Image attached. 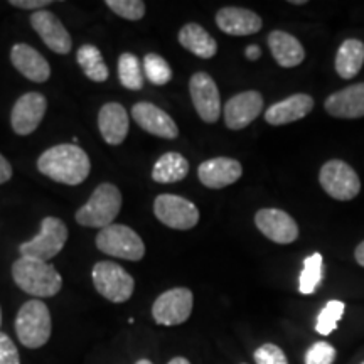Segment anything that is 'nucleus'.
<instances>
[{"instance_id":"obj_17","label":"nucleus","mask_w":364,"mask_h":364,"mask_svg":"<svg viewBox=\"0 0 364 364\" xmlns=\"http://www.w3.org/2000/svg\"><path fill=\"white\" fill-rule=\"evenodd\" d=\"M243 174L238 161L230 157H216L203 162L198 169V177L209 189H223L235 184Z\"/></svg>"},{"instance_id":"obj_18","label":"nucleus","mask_w":364,"mask_h":364,"mask_svg":"<svg viewBox=\"0 0 364 364\" xmlns=\"http://www.w3.org/2000/svg\"><path fill=\"white\" fill-rule=\"evenodd\" d=\"M14 68L34 83H44L51 76V66L39 51L29 44H16L11 51Z\"/></svg>"},{"instance_id":"obj_14","label":"nucleus","mask_w":364,"mask_h":364,"mask_svg":"<svg viewBox=\"0 0 364 364\" xmlns=\"http://www.w3.org/2000/svg\"><path fill=\"white\" fill-rule=\"evenodd\" d=\"M263 110V97L258 91H243L225 105V124L231 130L247 129Z\"/></svg>"},{"instance_id":"obj_9","label":"nucleus","mask_w":364,"mask_h":364,"mask_svg":"<svg viewBox=\"0 0 364 364\" xmlns=\"http://www.w3.org/2000/svg\"><path fill=\"white\" fill-rule=\"evenodd\" d=\"M193 292L184 287L171 289L159 295L152 306V317L159 326H179L184 324L193 312Z\"/></svg>"},{"instance_id":"obj_19","label":"nucleus","mask_w":364,"mask_h":364,"mask_svg":"<svg viewBox=\"0 0 364 364\" xmlns=\"http://www.w3.org/2000/svg\"><path fill=\"white\" fill-rule=\"evenodd\" d=\"M324 108L331 117H336V118H346V120L363 118L364 117V83L348 86V88L332 93L331 97H327Z\"/></svg>"},{"instance_id":"obj_34","label":"nucleus","mask_w":364,"mask_h":364,"mask_svg":"<svg viewBox=\"0 0 364 364\" xmlns=\"http://www.w3.org/2000/svg\"><path fill=\"white\" fill-rule=\"evenodd\" d=\"M336 359V349L329 343H316L306 353V364H332Z\"/></svg>"},{"instance_id":"obj_43","label":"nucleus","mask_w":364,"mask_h":364,"mask_svg":"<svg viewBox=\"0 0 364 364\" xmlns=\"http://www.w3.org/2000/svg\"><path fill=\"white\" fill-rule=\"evenodd\" d=\"M0 326H2V309H0Z\"/></svg>"},{"instance_id":"obj_7","label":"nucleus","mask_w":364,"mask_h":364,"mask_svg":"<svg viewBox=\"0 0 364 364\" xmlns=\"http://www.w3.org/2000/svg\"><path fill=\"white\" fill-rule=\"evenodd\" d=\"M91 277H93L95 289L98 290V294L103 295L107 300H110V302H127L132 297V294H134V277L124 267L118 265V263L98 262L93 267Z\"/></svg>"},{"instance_id":"obj_39","label":"nucleus","mask_w":364,"mask_h":364,"mask_svg":"<svg viewBox=\"0 0 364 364\" xmlns=\"http://www.w3.org/2000/svg\"><path fill=\"white\" fill-rule=\"evenodd\" d=\"M354 258H356V262L359 263V265L364 267V241H361V243H359L356 247V252H354Z\"/></svg>"},{"instance_id":"obj_40","label":"nucleus","mask_w":364,"mask_h":364,"mask_svg":"<svg viewBox=\"0 0 364 364\" xmlns=\"http://www.w3.org/2000/svg\"><path fill=\"white\" fill-rule=\"evenodd\" d=\"M169 364H191V363L186 358H174V359H171Z\"/></svg>"},{"instance_id":"obj_38","label":"nucleus","mask_w":364,"mask_h":364,"mask_svg":"<svg viewBox=\"0 0 364 364\" xmlns=\"http://www.w3.org/2000/svg\"><path fill=\"white\" fill-rule=\"evenodd\" d=\"M245 56H247L248 61H257V59L262 56V49L258 48L257 44H252V46H248V48H247V51H245Z\"/></svg>"},{"instance_id":"obj_20","label":"nucleus","mask_w":364,"mask_h":364,"mask_svg":"<svg viewBox=\"0 0 364 364\" xmlns=\"http://www.w3.org/2000/svg\"><path fill=\"white\" fill-rule=\"evenodd\" d=\"M314 108V98L306 93H297L272 105L265 112V120L270 125H287L306 118Z\"/></svg>"},{"instance_id":"obj_32","label":"nucleus","mask_w":364,"mask_h":364,"mask_svg":"<svg viewBox=\"0 0 364 364\" xmlns=\"http://www.w3.org/2000/svg\"><path fill=\"white\" fill-rule=\"evenodd\" d=\"M105 4L117 16L127 21H140L145 16V4L142 0H107Z\"/></svg>"},{"instance_id":"obj_21","label":"nucleus","mask_w":364,"mask_h":364,"mask_svg":"<svg viewBox=\"0 0 364 364\" xmlns=\"http://www.w3.org/2000/svg\"><path fill=\"white\" fill-rule=\"evenodd\" d=\"M216 24L225 34L250 36L262 29L263 21L258 14L241 7H225L216 14Z\"/></svg>"},{"instance_id":"obj_4","label":"nucleus","mask_w":364,"mask_h":364,"mask_svg":"<svg viewBox=\"0 0 364 364\" xmlns=\"http://www.w3.org/2000/svg\"><path fill=\"white\" fill-rule=\"evenodd\" d=\"M16 332L26 348H43L51 338V314L48 306L38 299L27 300L17 312Z\"/></svg>"},{"instance_id":"obj_33","label":"nucleus","mask_w":364,"mask_h":364,"mask_svg":"<svg viewBox=\"0 0 364 364\" xmlns=\"http://www.w3.org/2000/svg\"><path fill=\"white\" fill-rule=\"evenodd\" d=\"M255 363L257 364H289L285 353L275 344H263L255 351Z\"/></svg>"},{"instance_id":"obj_30","label":"nucleus","mask_w":364,"mask_h":364,"mask_svg":"<svg viewBox=\"0 0 364 364\" xmlns=\"http://www.w3.org/2000/svg\"><path fill=\"white\" fill-rule=\"evenodd\" d=\"M144 71L152 85L164 86L172 80V70L169 63L156 53H150L144 58Z\"/></svg>"},{"instance_id":"obj_6","label":"nucleus","mask_w":364,"mask_h":364,"mask_svg":"<svg viewBox=\"0 0 364 364\" xmlns=\"http://www.w3.org/2000/svg\"><path fill=\"white\" fill-rule=\"evenodd\" d=\"M97 247L100 252L122 260L139 262L145 255L142 238L134 230L124 225H112L100 230L97 236Z\"/></svg>"},{"instance_id":"obj_25","label":"nucleus","mask_w":364,"mask_h":364,"mask_svg":"<svg viewBox=\"0 0 364 364\" xmlns=\"http://www.w3.org/2000/svg\"><path fill=\"white\" fill-rule=\"evenodd\" d=\"M364 65V44L359 39H346L336 54V73L343 80H351Z\"/></svg>"},{"instance_id":"obj_13","label":"nucleus","mask_w":364,"mask_h":364,"mask_svg":"<svg viewBox=\"0 0 364 364\" xmlns=\"http://www.w3.org/2000/svg\"><path fill=\"white\" fill-rule=\"evenodd\" d=\"M255 225L268 240L279 245H290L299 238V226L289 213L277 208H265L255 215Z\"/></svg>"},{"instance_id":"obj_28","label":"nucleus","mask_w":364,"mask_h":364,"mask_svg":"<svg viewBox=\"0 0 364 364\" xmlns=\"http://www.w3.org/2000/svg\"><path fill=\"white\" fill-rule=\"evenodd\" d=\"M118 78L127 90H140L144 86V73L139 58L132 53H124L118 59Z\"/></svg>"},{"instance_id":"obj_35","label":"nucleus","mask_w":364,"mask_h":364,"mask_svg":"<svg viewBox=\"0 0 364 364\" xmlns=\"http://www.w3.org/2000/svg\"><path fill=\"white\" fill-rule=\"evenodd\" d=\"M0 364H21L16 344L4 332H0Z\"/></svg>"},{"instance_id":"obj_10","label":"nucleus","mask_w":364,"mask_h":364,"mask_svg":"<svg viewBox=\"0 0 364 364\" xmlns=\"http://www.w3.org/2000/svg\"><path fill=\"white\" fill-rule=\"evenodd\" d=\"M154 213L159 221L172 230H191L199 221V209L196 204L176 194L157 196L154 201Z\"/></svg>"},{"instance_id":"obj_1","label":"nucleus","mask_w":364,"mask_h":364,"mask_svg":"<svg viewBox=\"0 0 364 364\" xmlns=\"http://www.w3.org/2000/svg\"><path fill=\"white\" fill-rule=\"evenodd\" d=\"M38 169L49 179L68 186H78L90 176L91 164L88 154L76 144L54 145L43 152Z\"/></svg>"},{"instance_id":"obj_41","label":"nucleus","mask_w":364,"mask_h":364,"mask_svg":"<svg viewBox=\"0 0 364 364\" xmlns=\"http://www.w3.org/2000/svg\"><path fill=\"white\" fill-rule=\"evenodd\" d=\"M290 4H294V6H306V0H292V2Z\"/></svg>"},{"instance_id":"obj_23","label":"nucleus","mask_w":364,"mask_h":364,"mask_svg":"<svg viewBox=\"0 0 364 364\" xmlns=\"http://www.w3.org/2000/svg\"><path fill=\"white\" fill-rule=\"evenodd\" d=\"M267 41L273 58L282 68H295L306 59V51L300 41L285 31H272Z\"/></svg>"},{"instance_id":"obj_26","label":"nucleus","mask_w":364,"mask_h":364,"mask_svg":"<svg viewBox=\"0 0 364 364\" xmlns=\"http://www.w3.org/2000/svg\"><path fill=\"white\" fill-rule=\"evenodd\" d=\"M189 174V162L177 152H167L159 159L152 169V179L159 184L179 182Z\"/></svg>"},{"instance_id":"obj_37","label":"nucleus","mask_w":364,"mask_h":364,"mask_svg":"<svg viewBox=\"0 0 364 364\" xmlns=\"http://www.w3.org/2000/svg\"><path fill=\"white\" fill-rule=\"evenodd\" d=\"M12 177V166L9 164L6 157L0 154V184L7 182Z\"/></svg>"},{"instance_id":"obj_22","label":"nucleus","mask_w":364,"mask_h":364,"mask_svg":"<svg viewBox=\"0 0 364 364\" xmlns=\"http://www.w3.org/2000/svg\"><path fill=\"white\" fill-rule=\"evenodd\" d=\"M98 129L105 142L120 145L129 134V113L120 103L103 105L98 113Z\"/></svg>"},{"instance_id":"obj_3","label":"nucleus","mask_w":364,"mask_h":364,"mask_svg":"<svg viewBox=\"0 0 364 364\" xmlns=\"http://www.w3.org/2000/svg\"><path fill=\"white\" fill-rule=\"evenodd\" d=\"M122 208V193L117 186L110 184V182H103L97 189L93 191V194L90 196V199L83 204L78 211H76V223H80L81 226L88 228H108L113 225V221L117 220L118 213Z\"/></svg>"},{"instance_id":"obj_24","label":"nucleus","mask_w":364,"mask_h":364,"mask_svg":"<svg viewBox=\"0 0 364 364\" xmlns=\"http://www.w3.org/2000/svg\"><path fill=\"white\" fill-rule=\"evenodd\" d=\"M179 43L194 56L201 59H211L218 53V43L203 26L191 22L179 31Z\"/></svg>"},{"instance_id":"obj_2","label":"nucleus","mask_w":364,"mask_h":364,"mask_svg":"<svg viewBox=\"0 0 364 364\" xmlns=\"http://www.w3.org/2000/svg\"><path fill=\"white\" fill-rule=\"evenodd\" d=\"M12 277L22 292L34 297H54L63 287V279L51 263L21 257L14 262Z\"/></svg>"},{"instance_id":"obj_31","label":"nucleus","mask_w":364,"mask_h":364,"mask_svg":"<svg viewBox=\"0 0 364 364\" xmlns=\"http://www.w3.org/2000/svg\"><path fill=\"white\" fill-rule=\"evenodd\" d=\"M344 302H341V300H331V302H327L326 307L318 314L316 322V331L318 334L329 336L332 331H336L339 321L344 316Z\"/></svg>"},{"instance_id":"obj_11","label":"nucleus","mask_w":364,"mask_h":364,"mask_svg":"<svg viewBox=\"0 0 364 364\" xmlns=\"http://www.w3.org/2000/svg\"><path fill=\"white\" fill-rule=\"evenodd\" d=\"M191 100L206 124H216L221 117V97L215 80L208 73H196L189 81Z\"/></svg>"},{"instance_id":"obj_27","label":"nucleus","mask_w":364,"mask_h":364,"mask_svg":"<svg viewBox=\"0 0 364 364\" xmlns=\"http://www.w3.org/2000/svg\"><path fill=\"white\" fill-rule=\"evenodd\" d=\"M76 61L83 70L86 78L95 81V83H103V81L108 80V68L105 65V59L100 49L95 48V46H81L78 53H76Z\"/></svg>"},{"instance_id":"obj_8","label":"nucleus","mask_w":364,"mask_h":364,"mask_svg":"<svg viewBox=\"0 0 364 364\" xmlns=\"http://www.w3.org/2000/svg\"><path fill=\"white\" fill-rule=\"evenodd\" d=\"M318 182L322 189L338 201H351L361 191V181L356 171L339 159H332L322 166L318 172Z\"/></svg>"},{"instance_id":"obj_44","label":"nucleus","mask_w":364,"mask_h":364,"mask_svg":"<svg viewBox=\"0 0 364 364\" xmlns=\"http://www.w3.org/2000/svg\"><path fill=\"white\" fill-rule=\"evenodd\" d=\"M363 364H364V363H363Z\"/></svg>"},{"instance_id":"obj_42","label":"nucleus","mask_w":364,"mask_h":364,"mask_svg":"<svg viewBox=\"0 0 364 364\" xmlns=\"http://www.w3.org/2000/svg\"><path fill=\"white\" fill-rule=\"evenodd\" d=\"M136 364H154V363L149 361V359H140V361H136Z\"/></svg>"},{"instance_id":"obj_36","label":"nucleus","mask_w":364,"mask_h":364,"mask_svg":"<svg viewBox=\"0 0 364 364\" xmlns=\"http://www.w3.org/2000/svg\"><path fill=\"white\" fill-rule=\"evenodd\" d=\"M49 0H11V6L19 9H41L49 6Z\"/></svg>"},{"instance_id":"obj_15","label":"nucleus","mask_w":364,"mask_h":364,"mask_svg":"<svg viewBox=\"0 0 364 364\" xmlns=\"http://www.w3.org/2000/svg\"><path fill=\"white\" fill-rule=\"evenodd\" d=\"M31 26L43 43L58 54H68L73 48V41L63 22L49 11H36L31 16Z\"/></svg>"},{"instance_id":"obj_29","label":"nucleus","mask_w":364,"mask_h":364,"mask_svg":"<svg viewBox=\"0 0 364 364\" xmlns=\"http://www.w3.org/2000/svg\"><path fill=\"white\" fill-rule=\"evenodd\" d=\"M322 270H324V260H322L321 253H314L306 258L299 280L300 294L311 295L316 292L322 280Z\"/></svg>"},{"instance_id":"obj_12","label":"nucleus","mask_w":364,"mask_h":364,"mask_svg":"<svg viewBox=\"0 0 364 364\" xmlns=\"http://www.w3.org/2000/svg\"><path fill=\"white\" fill-rule=\"evenodd\" d=\"M48 110V100L38 91L22 95L11 113L12 129L17 135H31L41 125Z\"/></svg>"},{"instance_id":"obj_16","label":"nucleus","mask_w":364,"mask_h":364,"mask_svg":"<svg viewBox=\"0 0 364 364\" xmlns=\"http://www.w3.org/2000/svg\"><path fill=\"white\" fill-rule=\"evenodd\" d=\"M132 117H134L140 129L156 136H161V139L172 140L177 139V135H179V129H177L176 122L172 120L171 115H167L166 112L152 103H136L132 108Z\"/></svg>"},{"instance_id":"obj_5","label":"nucleus","mask_w":364,"mask_h":364,"mask_svg":"<svg viewBox=\"0 0 364 364\" xmlns=\"http://www.w3.org/2000/svg\"><path fill=\"white\" fill-rule=\"evenodd\" d=\"M68 241V228L58 218H44L41 223V231L31 241H26L19 247L21 257L33 260L49 262L65 248Z\"/></svg>"}]
</instances>
